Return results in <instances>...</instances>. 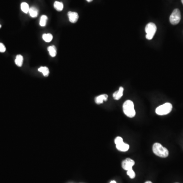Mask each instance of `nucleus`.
Listing matches in <instances>:
<instances>
[{
  "mask_svg": "<svg viewBox=\"0 0 183 183\" xmlns=\"http://www.w3.org/2000/svg\"><path fill=\"white\" fill-rule=\"evenodd\" d=\"M153 152L155 155L161 158H167L169 155L167 149L158 143H155L153 145Z\"/></svg>",
  "mask_w": 183,
  "mask_h": 183,
  "instance_id": "obj_1",
  "label": "nucleus"
},
{
  "mask_svg": "<svg viewBox=\"0 0 183 183\" xmlns=\"http://www.w3.org/2000/svg\"><path fill=\"white\" fill-rule=\"evenodd\" d=\"M123 109L125 114L128 117L132 118L135 116L136 112L134 109V103L132 101H126L123 104Z\"/></svg>",
  "mask_w": 183,
  "mask_h": 183,
  "instance_id": "obj_2",
  "label": "nucleus"
},
{
  "mask_svg": "<svg viewBox=\"0 0 183 183\" xmlns=\"http://www.w3.org/2000/svg\"><path fill=\"white\" fill-rule=\"evenodd\" d=\"M172 109V105L170 103H166L158 106L156 109V113L159 116L167 115L170 113Z\"/></svg>",
  "mask_w": 183,
  "mask_h": 183,
  "instance_id": "obj_3",
  "label": "nucleus"
},
{
  "mask_svg": "<svg viewBox=\"0 0 183 183\" xmlns=\"http://www.w3.org/2000/svg\"><path fill=\"white\" fill-rule=\"evenodd\" d=\"M145 31L147 34L146 38L148 40H152L156 32V25L153 22H150L146 25Z\"/></svg>",
  "mask_w": 183,
  "mask_h": 183,
  "instance_id": "obj_4",
  "label": "nucleus"
},
{
  "mask_svg": "<svg viewBox=\"0 0 183 183\" xmlns=\"http://www.w3.org/2000/svg\"><path fill=\"white\" fill-rule=\"evenodd\" d=\"M181 18V16L180 11L179 9H175L170 16L169 21L172 25H176L180 21Z\"/></svg>",
  "mask_w": 183,
  "mask_h": 183,
  "instance_id": "obj_5",
  "label": "nucleus"
},
{
  "mask_svg": "<svg viewBox=\"0 0 183 183\" xmlns=\"http://www.w3.org/2000/svg\"><path fill=\"white\" fill-rule=\"evenodd\" d=\"M135 164L134 160L130 158H126L122 163V167L125 171H129L132 169V167Z\"/></svg>",
  "mask_w": 183,
  "mask_h": 183,
  "instance_id": "obj_6",
  "label": "nucleus"
},
{
  "mask_svg": "<svg viewBox=\"0 0 183 183\" xmlns=\"http://www.w3.org/2000/svg\"><path fill=\"white\" fill-rule=\"evenodd\" d=\"M68 16L69 21L71 23H75L78 21V17L79 16H78V14L77 13L69 11L68 13Z\"/></svg>",
  "mask_w": 183,
  "mask_h": 183,
  "instance_id": "obj_7",
  "label": "nucleus"
},
{
  "mask_svg": "<svg viewBox=\"0 0 183 183\" xmlns=\"http://www.w3.org/2000/svg\"><path fill=\"white\" fill-rule=\"evenodd\" d=\"M116 148L117 150L121 152H126L129 149V145L124 143V141H122L116 144Z\"/></svg>",
  "mask_w": 183,
  "mask_h": 183,
  "instance_id": "obj_8",
  "label": "nucleus"
},
{
  "mask_svg": "<svg viewBox=\"0 0 183 183\" xmlns=\"http://www.w3.org/2000/svg\"><path fill=\"white\" fill-rule=\"evenodd\" d=\"M108 95L106 94H103L97 97L96 98H95V102L97 104H100L103 103L104 101H106L108 100Z\"/></svg>",
  "mask_w": 183,
  "mask_h": 183,
  "instance_id": "obj_9",
  "label": "nucleus"
},
{
  "mask_svg": "<svg viewBox=\"0 0 183 183\" xmlns=\"http://www.w3.org/2000/svg\"><path fill=\"white\" fill-rule=\"evenodd\" d=\"M123 91H124V88L123 87H120L119 90L118 91L115 92L113 94V97L115 100H118L120 99L123 95Z\"/></svg>",
  "mask_w": 183,
  "mask_h": 183,
  "instance_id": "obj_10",
  "label": "nucleus"
},
{
  "mask_svg": "<svg viewBox=\"0 0 183 183\" xmlns=\"http://www.w3.org/2000/svg\"><path fill=\"white\" fill-rule=\"evenodd\" d=\"M30 15L32 17H36L38 16V10L36 7H32L30 8L29 11Z\"/></svg>",
  "mask_w": 183,
  "mask_h": 183,
  "instance_id": "obj_11",
  "label": "nucleus"
},
{
  "mask_svg": "<svg viewBox=\"0 0 183 183\" xmlns=\"http://www.w3.org/2000/svg\"><path fill=\"white\" fill-rule=\"evenodd\" d=\"M23 61H24V58L21 55H18L16 57V60H15V63L16 65L18 67H21L22 65V63H23Z\"/></svg>",
  "mask_w": 183,
  "mask_h": 183,
  "instance_id": "obj_12",
  "label": "nucleus"
},
{
  "mask_svg": "<svg viewBox=\"0 0 183 183\" xmlns=\"http://www.w3.org/2000/svg\"><path fill=\"white\" fill-rule=\"evenodd\" d=\"M38 71L40 72H42V74L45 77H47L49 75V69L47 67H41L38 69Z\"/></svg>",
  "mask_w": 183,
  "mask_h": 183,
  "instance_id": "obj_13",
  "label": "nucleus"
},
{
  "mask_svg": "<svg viewBox=\"0 0 183 183\" xmlns=\"http://www.w3.org/2000/svg\"><path fill=\"white\" fill-rule=\"evenodd\" d=\"M48 51L49 52V55L52 57H55L57 55V49L55 46H50L48 48Z\"/></svg>",
  "mask_w": 183,
  "mask_h": 183,
  "instance_id": "obj_14",
  "label": "nucleus"
},
{
  "mask_svg": "<svg viewBox=\"0 0 183 183\" xmlns=\"http://www.w3.org/2000/svg\"><path fill=\"white\" fill-rule=\"evenodd\" d=\"M42 38L45 42H50L53 39V36L50 33L44 34L43 35H42Z\"/></svg>",
  "mask_w": 183,
  "mask_h": 183,
  "instance_id": "obj_15",
  "label": "nucleus"
},
{
  "mask_svg": "<svg viewBox=\"0 0 183 183\" xmlns=\"http://www.w3.org/2000/svg\"><path fill=\"white\" fill-rule=\"evenodd\" d=\"M54 7L58 11H61L64 8L63 3L60 2L56 1L54 3Z\"/></svg>",
  "mask_w": 183,
  "mask_h": 183,
  "instance_id": "obj_16",
  "label": "nucleus"
},
{
  "mask_svg": "<svg viewBox=\"0 0 183 183\" xmlns=\"http://www.w3.org/2000/svg\"><path fill=\"white\" fill-rule=\"evenodd\" d=\"M21 9L22 12H24L25 13H28L29 12L30 8L29 6L28 3L23 2V3H21Z\"/></svg>",
  "mask_w": 183,
  "mask_h": 183,
  "instance_id": "obj_17",
  "label": "nucleus"
},
{
  "mask_svg": "<svg viewBox=\"0 0 183 183\" xmlns=\"http://www.w3.org/2000/svg\"><path fill=\"white\" fill-rule=\"evenodd\" d=\"M48 19V17L46 16L43 15V16H41L40 20V22H39L40 26H41V27H45L46 25V22H47Z\"/></svg>",
  "mask_w": 183,
  "mask_h": 183,
  "instance_id": "obj_18",
  "label": "nucleus"
},
{
  "mask_svg": "<svg viewBox=\"0 0 183 183\" xmlns=\"http://www.w3.org/2000/svg\"><path fill=\"white\" fill-rule=\"evenodd\" d=\"M128 176L130 177L131 179H134L135 177V173L133 171V169H130L127 171V172Z\"/></svg>",
  "mask_w": 183,
  "mask_h": 183,
  "instance_id": "obj_19",
  "label": "nucleus"
},
{
  "mask_svg": "<svg viewBox=\"0 0 183 183\" xmlns=\"http://www.w3.org/2000/svg\"><path fill=\"white\" fill-rule=\"evenodd\" d=\"M6 51V48L4 45L2 43H0V52L4 53Z\"/></svg>",
  "mask_w": 183,
  "mask_h": 183,
  "instance_id": "obj_20",
  "label": "nucleus"
},
{
  "mask_svg": "<svg viewBox=\"0 0 183 183\" xmlns=\"http://www.w3.org/2000/svg\"><path fill=\"white\" fill-rule=\"evenodd\" d=\"M117 183L116 182V181H111V183Z\"/></svg>",
  "mask_w": 183,
  "mask_h": 183,
  "instance_id": "obj_21",
  "label": "nucleus"
},
{
  "mask_svg": "<svg viewBox=\"0 0 183 183\" xmlns=\"http://www.w3.org/2000/svg\"><path fill=\"white\" fill-rule=\"evenodd\" d=\"M144 183H153L151 181H147V182H145Z\"/></svg>",
  "mask_w": 183,
  "mask_h": 183,
  "instance_id": "obj_22",
  "label": "nucleus"
},
{
  "mask_svg": "<svg viewBox=\"0 0 183 183\" xmlns=\"http://www.w3.org/2000/svg\"><path fill=\"white\" fill-rule=\"evenodd\" d=\"M87 2H91L93 1V0H86Z\"/></svg>",
  "mask_w": 183,
  "mask_h": 183,
  "instance_id": "obj_23",
  "label": "nucleus"
},
{
  "mask_svg": "<svg viewBox=\"0 0 183 183\" xmlns=\"http://www.w3.org/2000/svg\"><path fill=\"white\" fill-rule=\"evenodd\" d=\"M181 1H182V4H183V0H181Z\"/></svg>",
  "mask_w": 183,
  "mask_h": 183,
  "instance_id": "obj_24",
  "label": "nucleus"
},
{
  "mask_svg": "<svg viewBox=\"0 0 183 183\" xmlns=\"http://www.w3.org/2000/svg\"><path fill=\"white\" fill-rule=\"evenodd\" d=\"M1 28V25H0V28Z\"/></svg>",
  "mask_w": 183,
  "mask_h": 183,
  "instance_id": "obj_25",
  "label": "nucleus"
}]
</instances>
